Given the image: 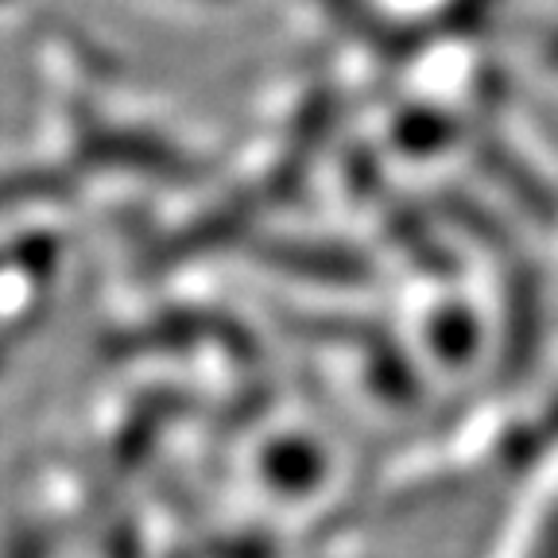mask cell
Instances as JSON below:
<instances>
[{
  "mask_svg": "<svg viewBox=\"0 0 558 558\" xmlns=\"http://www.w3.org/2000/svg\"><path fill=\"white\" fill-rule=\"evenodd\" d=\"M74 179L62 167H9L0 171V214H12L35 202H59L70 194Z\"/></svg>",
  "mask_w": 558,
  "mask_h": 558,
  "instance_id": "6",
  "label": "cell"
},
{
  "mask_svg": "<svg viewBox=\"0 0 558 558\" xmlns=\"http://www.w3.org/2000/svg\"><path fill=\"white\" fill-rule=\"evenodd\" d=\"M248 221H253V194L248 191L233 194V198L198 214L191 226L174 229L167 241H159L148 253V260H144V271H167V268H179V264L198 260V256L214 253L221 244L236 241L248 229Z\"/></svg>",
  "mask_w": 558,
  "mask_h": 558,
  "instance_id": "2",
  "label": "cell"
},
{
  "mask_svg": "<svg viewBox=\"0 0 558 558\" xmlns=\"http://www.w3.org/2000/svg\"><path fill=\"white\" fill-rule=\"evenodd\" d=\"M4 558H51V543H47L39 523H16L4 543Z\"/></svg>",
  "mask_w": 558,
  "mask_h": 558,
  "instance_id": "9",
  "label": "cell"
},
{
  "mask_svg": "<svg viewBox=\"0 0 558 558\" xmlns=\"http://www.w3.org/2000/svg\"><path fill=\"white\" fill-rule=\"evenodd\" d=\"M105 558H144V539H140L136 520H117L105 535Z\"/></svg>",
  "mask_w": 558,
  "mask_h": 558,
  "instance_id": "10",
  "label": "cell"
},
{
  "mask_svg": "<svg viewBox=\"0 0 558 558\" xmlns=\"http://www.w3.org/2000/svg\"><path fill=\"white\" fill-rule=\"evenodd\" d=\"M318 4H323L341 27H349V32L357 35V39L373 44L376 51H384V54L408 51V35L388 24L376 9H368V0H318Z\"/></svg>",
  "mask_w": 558,
  "mask_h": 558,
  "instance_id": "7",
  "label": "cell"
},
{
  "mask_svg": "<svg viewBox=\"0 0 558 558\" xmlns=\"http://www.w3.org/2000/svg\"><path fill=\"white\" fill-rule=\"evenodd\" d=\"M171 558H194V555H171Z\"/></svg>",
  "mask_w": 558,
  "mask_h": 558,
  "instance_id": "13",
  "label": "cell"
},
{
  "mask_svg": "<svg viewBox=\"0 0 558 558\" xmlns=\"http://www.w3.org/2000/svg\"><path fill=\"white\" fill-rule=\"evenodd\" d=\"M253 256H260L264 264L279 271H295V276H314L330 279V283H353L365 271V264L353 253L338 248V244H318V241H253L248 244Z\"/></svg>",
  "mask_w": 558,
  "mask_h": 558,
  "instance_id": "3",
  "label": "cell"
},
{
  "mask_svg": "<svg viewBox=\"0 0 558 558\" xmlns=\"http://www.w3.org/2000/svg\"><path fill=\"white\" fill-rule=\"evenodd\" d=\"M54 260H59V241L51 233H27L0 248V276L12 268H24L32 276H47L54 268Z\"/></svg>",
  "mask_w": 558,
  "mask_h": 558,
  "instance_id": "8",
  "label": "cell"
},
{
  "mask_svg": "<svg viewBox=\"0 0 558 558\" xmlns=\"http://www.w3.org/2000/svg\"><path fill=\"white\" fill-rule=\"evenodd\" d=\"M186 408H191V396L167 392V388L140 396L136 411H132V418L121 427V435H117V442H113V453H109L113 470L124 473V470H136V465H144V458H148L151 446H156L159 430H163L174 415H183Z\"/></svg>",
  "mask_w": 558,
  "mask_h": 558,
  "instance_id": "4",
  "label": "cell"
},
{
  "mask_svg": "<svg viewBox=\"0 0 558 558\" xmlns=\"http://www.w3.org/2000/svg\"><path fill=\"white\" fill-rule=\"evenodd\" d=\"M209 555L214 558H271V547L260 535H229V539L214 543Z\"/></svg>",
  "mask_w": 558,
  "mask_h": 558,
  "instance_id": "11",
  "label": "cell"
},
{
  "mask_svg": "<svg viewBox=\"0 0 558 558\" xmlns=\"http://www.w3.org/2000/svg\"><path fill=\"white\" fill-rule=\"evenodd\" d=\"M0 4H9V0H0Z\"/></svg>",
  "mask_w": 558,
  "mask_h": 558,
  "instance_id": "14",
  "label": "cell"
},
{
  "mask_svg": "<svg viewBox=\"0 0 558 558\" xmlns=\"http://www.w3.org/2000/svg\"><path fill=\"white\" fill-rule=\"evenodd\" d=\"M12 338H16V333H12V330H0V368H4V357H9Z\"/></svg>",
  "mask_w": 558,
  "mask_h": 558,
  "instance_id": "12",
  "label": "cell"
},
{
  "mask_svg": "<svg viewBox=\"0 0 558 558\" xmlns=\"http://www.w3.org/2000/svg\"><path fill=\"white\" fill-rule=\"evenodd\" d=\"M264 477L283 493H303L323 477V458L303 438H276L260 458Z\"/></svg>",
  "mask_w": 558,
  "mask_h": 558,
  "instance_id": "5",
  "label": "cell"
},
{
  "mask_svg": "<svg viewBox=\"0 0 558 558\" xmlns=\"http://www.w3.org/2000/svg\"><path fill=\"white\" fill-rule=\"evenodd\" d=\"M74 148L86 163L94 167H121V171L156 174L167 183H191L198 179L202 167L191 151L171 144L167 136L132 124H113L97 113H78L74 121Z\"/></svg>",
  "mask_w": 558,
  "mask_h": 558,
  "instance_id": "1",
  "label": "cell"
}]
</instances>
